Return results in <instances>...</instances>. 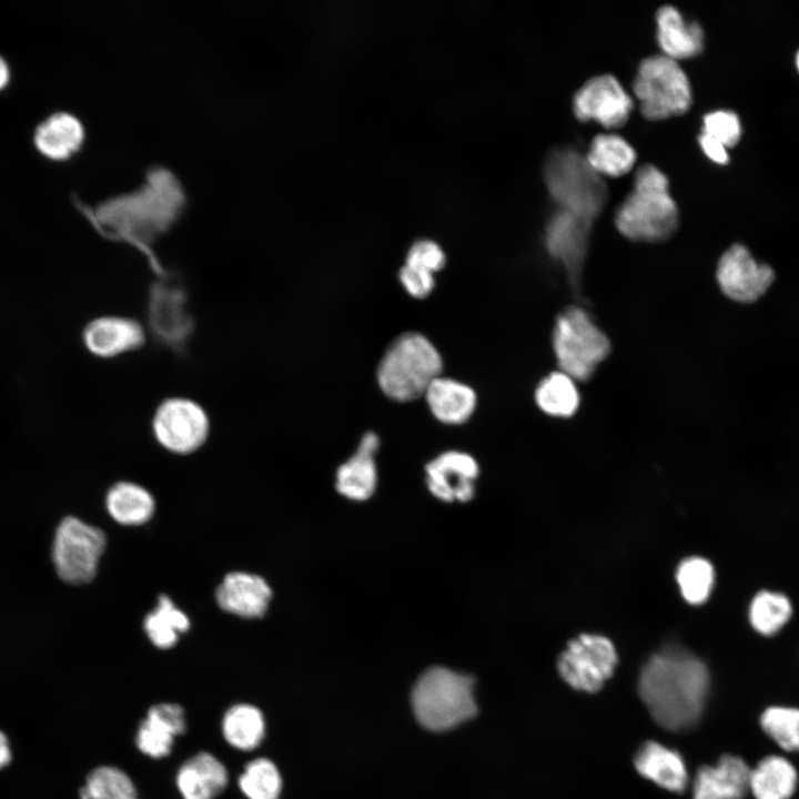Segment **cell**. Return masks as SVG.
Masks as SVG:
<instances>
[{"label":"cell","instance_id":"cell-23","mask_svg":"<svg viewBox=\"0 0 799 799\" xmlns=\"http://www.w3.org/2000/svg\"><path fill=\"white\" fill-rule=\"evenodd\" d=\"M433 416L448 425H461L473 415L477 396L475 391L459 381L436 377L424 395Z\"/></svg>","mask_w":799,"mask_h":799},{"label":"cell","instance_id":"cell-24","mask_svg":"<svg viewBox=\"0 0 799 799\" xmlns=\"http://www.w3.org/2000/svg\"><path fill=\"white\" fill-rule=\"evenodd\" d=\"M227 770L209 752L188 759L179 769L176 786L183 799H214L226 787Z\"/></svg>","mask_w":799,"mask_h":799},{"label":"cell","instance_id":"cell-40","mask_svg":"<svg viewBox=\"0 0 799 799\" xmlns=\"http://www.w3.org/2000/svg\"><path fill=\"white\" fill-rule=\"evenodd\" d=\"M400 281L405 291L415 299H424L435 287L434 273L404 264L398 273Z\"/></svg>","mask_w":799,"mask_h":799},{"label":"cell","instance_id":"cell-27","mask_svg":"<svg viewBox=\"0 0 799 799\" xmlns=\"http://www.w3.org/2000/svg\"><path fill=\"white\" fill-rule=\"evenodd\" d=\"M797 781V771L787 759L769 756L750 770L749 790L756 799H789Z\"/></svg>","mask_w":799,"mask_h":799},{"label":"cell","instance_id":"cell-22","mask_svg":"<svg viewBox=\"0 0 799 799\" xmlns=\"http://www.w3.org/2000/svg\"><path fill=\"white\" fill-rule=\"evenodd\" d=\"M634 765L641 776L666 790L681 792L687 787L688 772L680 754L656 741L639 747Z\"/></svg>","mask_w":799,"mask_h":799},{"label":"cell","instance_id":"cell-42","mask_svg":"<svg viewBox=\"0 0 799 799\" xmlns=\"http://www.w3.org/2000/svg\"><path fill=\"white\" fill-rule=\"evenodd\" d=\"M11 761V750L7 736L0 730V769Z\"/></svg>","mask_w":799,"mask_h":799},{"label":"cell","instance_id":"cell-38","mask_svg":"<svg viewBox=\"0 0 799 799\" xmlns=\"http://www.w3.org/2000/svg\"><path fill=\"white\" fill-rule=\"evenodd\" d=\"M702 131L719 140L726 148L735 145L741 135L740 120L731 110H715L702 118Z\"/></svg>","mask_w":799,"mask_h":799},{"label":"cell","instance_id":"cell-30","mask_svg":"<svg viewBox=\"0 0 799 799\" xmlns=\"http://www.w3.org/2000/svg\"><path fill=\"white\" fill-rule=\"evenodd\" d=\"M222 731L225 740L240 750L256 748L265 732V722L260 709L252 705L239 704L224 715Z\"/></svg>","mask_w":799,"mask_h":799},{"label":"cell","instance_id":"cell-16","mask_svg":"<svg viewBox=\"0 0 799 799\" xmlns=\"http://www.w3.org/2000/svg\"><path fill=\"white\" fill-rule=\"evenodd\" d=\"M82 341L91 354L109 358L140 347L144 342V332L135 320L103 316L87 324Z\"/></svg>","mask_w":799,"mask_h":799},{"label":"cell","instance_id":"cell-11","mask_svg":"<svg viewBox=\"0 0 799 799\" xmlns=\"http://www.w3.org/2000/svg\"><path fill=\"white\" fill-rule=\"evenodd\" d=\"M773 266L757 260L744 244L730 245L719 257L716 280L721 293L742 305L756 304L773 287L777 281Z\"/></svg>","mask_w":799,"mask_h":799},{"label":"cell","instance_id":"cell-36","mask_svg":"<svg viewBox=\"0 0 799 799\" xmlns=\"http://www.w3.org/2000/svg\"><path fill=\"white\" fill-rule=\"evenodd\" d=\"M239 786L247 799H279L282 779L271 760L259 758L245 766Z\"/></svg>","mask_w":799,"mask_h":799},{"label":"cell","instance_id":"cell-39","mask_svg":"<svg viewBox=\"0 0 799 799\" xmlns=\"http://www.w3.org/2000/svg\"><path fill=\"white\" fill-rule=\"evenodd\" d=\"M445 262L443 249L435 241L423 239L408 249L405 264L435 273L444 267Z\"/></svg>","mask_w":799,"mask_h":799},{"label":"cell","instance_id":"cell-8","mask_svg":"<svg viewBox=\"0 0 799 799\" xmlns=\"http://www.w3.org/2000/svg\"><path fill=\"white\" fill-rule=\"evenodd\" d=\"M553 346L560 372L574 381H586L610 351L607 336L578 306L565 310L556 320Z\"/></svg>","mask_w":799,"mask_h":799},{"label":"cell","instance_id":"cell-17","mask_svg":"<svg viewBox=\"0 0 799 799\" xmlns=\"http://www.w3.org/2000/svg\"><path fill=\"white\" fill-rule=\"evenodd\" d=\"M271 597L272 590L262 577L242 572L227 574L216 589L219 606L243 618L262 617Z\"/></svg>","mask_w":799,"mask_h":799},{"label":"cell","instance_id":"cell-12","mask_svg":"<svg viewBox=\"0 0 799 799\" xmlns=\"http://www.w3.org/2000/svg\"><path fill=\"white\" fill-rule=\"evenodd\" d=\"M152 428L158 442L168 451L188 454L205 442L209 418L198 403L186 398H169L156 408Z\"/></svg>","mask_w":799,"mask_h":799},{"label":"cell","instance_id":"cell-7","mask_svg":"<svg viewBox=\"0 0 799 799\" xmlns=\"http://www.w3.org/2000/svg\"><path fill=\"white\" fill-rule=\"evenodd\" d=\"M633 91L643 115L650 120L681 114L692 101L686 72L677 60L664 53L649 55L639 62Z\"/></svg>","mask_w":799,"mask_h":799},{"label":"cell","instance_id":"cell-13","mask_svg":"<svg viewBox=\"0 0 799 799\" xmlns=\"http://www.w3.org/2000/svg\"><path fill=\"white\" fill-rule=\"evenodd\" d=\"M633 105L631 97L611 74L588 79L573 99V109L578 119L595 120L606 128L624 124Z\"/></svg>","mask_w":799,"mask_h":799},{"label":"cell","instance_id":"cell-35","mask_svg":"<svg viewBox=\"0 0 799 799\" xmlns=\"http://www.w3.org/2000/svg\"><path fill=\"white\" fill-rule=\"evenodd\" d=\"M676 579L686 601L699 605L710 596L715 580L714 567L705 558L690 557L678 566Z\"/></svg>","mask_w":799,"mask_h":799},{"label":"cell","instance_id":"cell-31","mask_svg":"<svg viewBox=\"0 0 799 799\" xmlns=\"http://www.w3.org/2000/svg\"><path fill=\"white\" fill-rule=\"evenodd\" d=\"M143 626L152 644L166 649L173 647L179 635L189 629L190 620L168 596L161 595L158 606L145 617Z\"/></svg>","mask_w":799,"mask_h":799},{"label":"cell","instance_id":"cell-3","mask_svg":"<svg viewBox=\"0 0 799 799\" xmlns=\"http://www.w3.org/2000/svg\"><path fill=\"white\" fill-rule=\"evenodd\" d=\"M615 224L624 236L645 242L666 240L676 231L678 209L660 169L645 163L636 170L633 190L617 209Z\"/></svg>","mask_w":799,"mask_h":799},{"label":"cell","instance_id":"cell-18","mask_svg":"<svg viewBox=\"0 0 799 799\" xmlns=\"http://www.w3.org/2000/svg\"><path fill=\"white\" fill-rule=\"evenodd\" d=\"M186 729L184 710L176 704L162 702L152 706L140 722L135 744L141 752L151 758H162L171 752L174 737Z\"/></svg>","mask_w":799,"mask_h":799},{"label":"cell","instance_id":"cell-37","mask_svg":"<svg viewBox=\"0 0 799 799\" xmlns=\"http://www.w3.org/2000/svg\"><path fill=\"white\" fill-rule=\"evenodd\" d=\"M761 727L781 748L799 751V709L770 707L760 718Z\"/></svg>","mask_w":799,"mask_h":799},{"label":"cell","instance_id":"cell-43","mask_svg":"<svg viewBox=\"0 0 799 799\" xmlns=\"http://www.w3.org/2000/svg\"><path fill=\"white\" fill-rule=\"evenodd\" d=\"M9 81V68L7 62L0 55V90L7 85Z\"/></svg>","mask_w":799,"mask_h":799},{"label":"cell","instance_id":"cell-21","mask_svg":"<svg viewBox=\"0 0 799 799\" xmlns=\"http://www.w3.org/2000/svg\"><path fill=\"white\" fill-rule=\"evenodd\" d=\"M657 41L663 53L671 59L691 58L702 50L704 31L696 21H687L670 4L661 6L656 13Z\"/></svg>","mask_w":799,"mask_h":799},{"label":"cell","instance_id":"cell-44","mask_svg":"<svg viewBox=\"0 0 799 799\" xmlns=\"http://www.w3.org/2000/svg\"><path fill=\"white\" fill-rule=\"evenodd\" d=\"M796 64H797V68H798V70H799V50H798L797 55H796Z\"/></svg>","mask_w":799,"mask_h":799},{"label":"cell","instance_id":"cell-1","mask_svg":"<svg viewBox=\"0 0 799 799\" xmlns=\"http://www.w3.org/2000/svg\"><path fill=\"white\" fill-rule=\"evenodd\" d=\"M184 203L182 184L163 166L151 168L139 189L109 198L95 208L75 200L79 210L100 233L130 243L160 273L163 269L159 266L151 244L174 223Z\"/></svg>","mask_w":799,"mask_h":799},{"label":"cell","instance_id":"cell-41","mask_svg":"<svg viewBox=\"0 0 799 799\" xmlns=\"http://www.w3.org/2000/svg\"><path fill=\"white\" fill-rule=\"evenodd\" d=\"M698 142L705 152V154L719 164H725L729 160L727 148L716 138L701 131L698 136Z\"/></svg>","mask_w":799,"mask_h":799},{"label":"cell","instance_id":"cell-9","mask_svg":"<svg viewBox=\"0 0 799 799\" xmlns=\"http://www.w3.org/2000/svg\"><path fill=\"white\" fill-rule=\"evenodd\" d=\"M107 544L98 527L68 516L57 527L52 544V562L58 576L72 585L91 581Z\"/></svg>","mask_w":799,"mask_h":799},{"label":"cell","instance_id":"cell-26","mask_svg":"<svg viewBox=\"0 0 799 799\" xmlns=\"http://www.w3.org/2000/svg\"><path fill=\"white\" fill-rule=\"evenodd\" d=\"M84 139L81 121L71 113L58 112L37 128L34 143L38 150L53 160H64L79 150Z\"/></svg>","mask_w":799,"mask_h":799},{"label":"cell","instance_id":"cell-14","mask_svg":"<svg viewBox=\"0 0 799 799\" xmlns=\"http://www.w3.org/2000/svg\"><path fill=\"white\" fill-rule=\"evenodd\" d=\"M591 223L587 218L559 208L546 225V249L564 267L575 290L579 285Z\"/></svg>","mask_w":799,"mask_h":799},{"label":"cell","instance_id":"cell-34","mask_svg":"<svg viewBox=\"0 0 799 799\" xmlns=\"http://www.w3.org/2000/svg\"><path fill=\"white\" fill-rule=\"evenodd\" d=\"M791 611V604L785 595L762 590L750 604L749 620L758 633L770 636L781 629L790 618Z\"/></svg>","mask_w":799,"mask_h":799},{"label":"cell","instance_id":"cell-10","mask_svg":"<svg viewBox=\"0 0 799 799\" xmlns=\"http://www.w3.org/2000/svg\"><path fill=\"white\" fill-rule=\"evenodd\" d=\"M618 656L613 643L600 635L581 634L560 654V677L574 689L596 692L613 676Z\"/></svg>","mask_w":799,"mask_h":799},{"label":"cell","instance_id":"cell-5","mask_svg":"<svg viewBox=\"0 0 799 799\" xmlns=\"http://www.w3.org/2000/svg\"><path fill=\"white\" fill-rule=\"evenodd\" d=\"M412 706L418 722L431 730L452 729L477 711L474 679L444 667H432L417 679Z\"/></svg>","mask_w":799,"mask_h":799},{"label":"cell","instance_id":"cell-32","mask_svg":"<svg viewBox=\"0 0 799 799\" xmlns=\"http://www.w3.org/2000/svg\"><path fill=\"white\" fill-rule=\"evenodd\" d=\"M535 400L543 412L556 417L572 416L579 404L574 380L563 372L545 377L536 388Z\"/></svg>","mask_w":799,"mask_h":799},{"label":"cell","instance_id":"cell-19","mask_svg":"<svg viewBox=\"0 0 799 799\" xmlns=\"http://www.w3.org/2000/svg\"><path fill=\"white\" fill-rule=\"evenodd\" d=\"M378 446V436L373 432L365 433L356 452L337 468L335 487L342 496L365 500L373 495L377 484L374 456Z\"/></svg>","mask_w":799,"mask_h":799},{"label":"cell","instance_id":"cell-15","mask_svg":"<svg viewBox=\"0 0 799 799\" xmlns=\"http://www.w3.org/2000/svg\"><path fill=\"white\" fill-rule=\"evenodd\" d=\"M425 473L426 486L433 496L446 503H464L474 497L479 467L472 455L448 451L432 459Z\"/></svg>","mask_w":799,"mask_h":799},{"label":"cell","instance_id":"cell-33","mask_svg":"<svg viewBox=\"0 0 799 799\" xmlns=\"http://www.w3.org/2000/svg\"><path fill=\"white\" fill-rule=\"evenodd\" d=\"M81 799H138L130 777L119 768L102 766L87 776L80 789Z\"/></svg>","mask_w":799,"mask_h":799},{"label":"cell","instance_id":"cell-4","mask_svg":"<svg viewBox=\"0 0 799 799\" xmlns=\"http://www.w3.org/2000/svg\"><path fill=\"white\" fill-rule=\"evenodd\" d=\"M443 371V360L435 345L423 334L406 332L385 351L376 372L382 392L397 402L424 395Z\"/></svg>","mask_w":799,"mask_h":799},{"label":"cell","instance_id":"cell-28","mask_svg":"<svg viewBox=\"0 0 799 799\" xmlns=\"http://www.w3.org/2000/svg\"><path fill=\"white\" fill-rule=\"evenodd\" d=\"M586 160L600 175L620 176L636 162V151L616 133H599L590 142Z\"/></svg>","mask_w":799,"mask_h":799},{"label":"cell","instance_id":"cell-20","mask_svg":"<svg viewBox=\"0 0 799 799\" xmlns=\"http://www.w3.org/2000/svg\"><path fill=\"white\" fill-rule=\"evenodd\" d=\"M749 777L750 769L742 759L726 755L716 766H704L697 771L694 799H744Z\"/></svg>","mask_w":799,"mask_h":799},{"label":"cell","instance_id":"cell-25","mask_svg":"<svg viewBox=\"0 0 799 799\" xmlns=\"http://www.w3.org/2000/svg\"><path fill=\"white\" fill-rule=\"evenodd\" d=\"M184 295L179 290L158 287L150 299V320L163 342L180 346L191 331L192 321L184 309Z\"/></svg>","mask_w":799,"mask_h":799},{"label":"cell","instance_id":"cell-29","mask_svg":"<svg viewBox=\"0 0 799 799\" xmlns=\"http://www.w3.org/2000/svg\"><path fill=\"white\" fill-rule=\"evenodd\" d=\"M107 509L122 525H141L152 517L154 499L145 488L121 482L108 492Z\"/></svg>","mask_w":799,"mask_h":799},{"label":"cell","instance_id":"cell-2","mask_svg":"<svg viewBox=\"0 0 799 799\" xmlns=\"http://www.w3.org/2000/svg\"><path fill=\"white\" fill-rule=\"evenodd\" d=\"M706 665L692 654L668 647L644 665L638 682L639 696L661 727L682 731L700 719L709 691Z\"/></svg>","mask_w":799,"mask_h":799},{"label":"cell","instance_id":"cell-6","mask_svg":"<svg viewBox=\"0 0 799 799\" xmlns=\"http://www.w3.org/2000/svg\"><path fill=\"white\" fill-rule=\"evenodd\" d=\"M544 179L560 209L593 221L606 203L605 181L575 149L550 151L544 165Z\"/></svg>","mask_w":799,"mask_h":799}]
</instances>
